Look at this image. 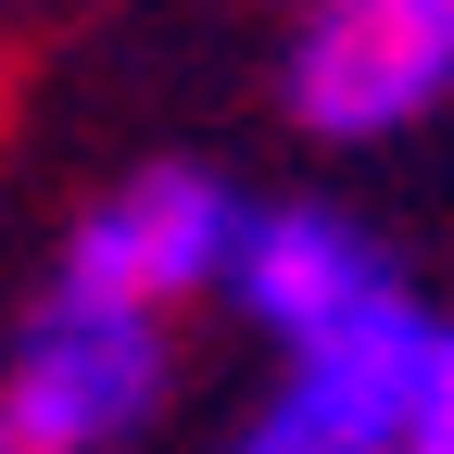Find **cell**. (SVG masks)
<instances>
[{
    "mask_svg": "<svg viewBox=\"0 0 454 454\" xmlns=\"http://www.w3.org/2000/svg\"><path fill=\"white\" fill-rule=\"evenodd\" d=\"M0 454H13V429H0Z\"/></svg>",
    "mask_w": 454,
    "mask_h": 454,
    "instance_id": "52a82bcc",
    "label": "cell"
},
{
    "mask_svg": "<svg viewBox=\"0 0 454 454\" xmlns=\"http://www.w3.org/2000/svg\"><path fill=\"white\" fill-rule=\"evenodd\" d=\"M404 454H454V366L417 391V417H404Z\"/></svg>",
    "mask_w": 454,
    "mask_h": 454,
    "instance_id": "8992f818",
    "label": "cell"
},
{
    "mask_svg": "<svg viewBox=\"0 0 454 454\" xmlns=\"http://www.w3.org/2000/svg\"><path fill=\"white\" fill-rule=\"evenodd\" d=\"M442 366H454V340H442V316L404 291L391 316L316 340V354H278L265 404L240 417L227 454H404V417H417V391H429Z\"/></svg>",
    "mask_w": 454,
    "mask_h": 454,
    "instance_id": "3957f363",
    "label": "cell"
},
{
    "mask_svg": "<svg viewBox=\"0 0 454 454\" xmlns=\"http://www.w3.org/2000/svg\"><path fill=\"white\" fill-rule=\"evenodd\" d=\"M227 240H240V190H227L215 164H139V177H114V190L76 215L64 291L177 316L190 291H215V278H227Z\"/></svg>",
    "mask_w": 454,
    "mask_h": 454,
    "instance_id": "5b68a950",
    "label": "cell"
},
{
    "mask_svg": "<svg viewBox=\"0 0 454 454\" xmlns=\"http://www.w3.org/2000/svg\"><path fill=\"white\" fill-rule=\"evenodd\" d=\"M278 101L303 139H417L454 101V0H303Z\"/></svg>",
    "mask_w": 454,
    "mask_h": 454,
    "instance_id": "7a4b0ae2",
    "label": "cell"
},
{
    "mask_svg": "<svg viewBox=\"0 0 454 454\" xmlns=\"http://www.w3.org/2000/svg\"><path fill=\"white\" fill-rule=\"evenodd\" d=\"M227 303H240L253 340H278V354H316V340L366 328L404 303V253L379 240L366 215L340 202H240V240H227Z\"/></svg>",
    "mask_w": 454,
    "mask_h": 454,
    "instance_id": "277c9868",
    "label": "cell"
},
{
    "mask_svg": "<svg viewBox=\"0 0 454 454\" xmlns=\"http://www.w3.org/2000/svg\"><path fill=\"white\" fill-rule=\"evenodd\" d=\"M164 391H177V316L51 278V303L13 328V366H0V429L13 454H127L164 417Z\"/></svg>",
    "mask_w": 454,
    "mask_h": 454,
    "instance_id": "6da1fadb",
    "label": "cell"
}]
</instances>
